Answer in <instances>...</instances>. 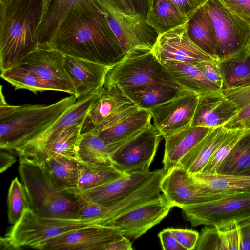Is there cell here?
Wrapping results in <instances>:
<instances>
[{"instance_id": "cb8c5ba5", "label": "cell", "mask_w": 250, "mask_h": 250, "mask_svg": "<svg viewBox=\"0 0 250 250\" xmlns=\"http://www.w3.org/2000/svg\"><path fill=\"white\" fill-rule=\"evenodd\" d=\"M229 131V129L224 125L212 129L180 160L176 166L192 175L200 172Z\"/></svg>"}, {"instance_id": "8fae6325", "label": "cell", "mask_w": 250, "mask_h": 250, "mask_svg": "<svg viewBox=\"0 0 250 250\" xmlns=\"http://www.w3.org/2000/svg\"><path fill=\"white\" fill-rule=\"evenodd\" d=\"M161 192L174 207H182L220 198L227 194L215 192L202 184L183 168L167 172L160 183Z\"/></svg>"}, {"instance_id": "836d02e7", "label": "cell", "mask_w": 250, "mask_h": 250, "mask_svg": "<svg viewBox=\"0 0 250 250\" xmlns=\"http://www.w3.org/2000/svg\"><path fill=\"white\" fill-rule=\"evenodd\" d=\"M250 171V132L235 145L216 173L244 174Z\"/></svg>"}, {"instance_id": "9f6ffc18", "label": "cell", "mask_w": 250, "mask_h": 250, "mask_svg": "<svg viewBox=\"0 0 250 250\" xmlns=\"http://www.w3.org/2000/svg\"><path fill=\"white\" fill-rule=\"evenodd\" d=\"M11 0H0V12L3 11Z\"/></svg>"}, {"instance_id": "1f68e13d", "label": "cell", "mask_w": 250, "mask_h": 250, "mask_svg": "<svg viewBox=\"0 0 250 250\" xmlns=\"http://www.w3.org/2000/svg\"><path fill=\"white\" fill-rule=\"evenodd\" d=\"M128 174L114 165L97 166L80 162L78 188L76 194L101 186Z\"/></svg>"}, {"instance_id": "ac0fdd59", "label": "cell", "mask_w": 250, "mask_h": 250, "mask_svg": "<svg viewBox=\"0 0 250 250\" xmlns=\"http://www.w3.org/2000/svg\"><path fill=\"white\" fill-rule=\"evenodd\" d=\"M64 66L72 82L77 99L99 93L104 87L110 68L69 56H65Z\"/></svg>"}, {"instance_id": "816d5d0a", "label": "cell", "mask_w": 250, "mask_h": 250, "mask_svg": "<svg viewBox=\"0 0 250 250\" xmlns=\"http://www.w3.org/2000/svg\"><path fill=\"white\" fill-rule=\"evenodd\" d=\"M0 161V172L2 173L9 168L16 161V159L11 153L1 151Z\"/></svg>"}, {"instance_id": "f5cc1de1", "label": "cell", "mask_w": 250, "mask_h": 250, "mask_svg": "<svg viewBox=\"0 0 250 250\" xmlns=\"http://www.w3.org/2000/svg\"><path fill=\"white\" fill-rule=\"evenodd\" d=\"M136 13L146 19L148 11V0H133Z\"/></svg>"}, {"instance_id": "4316f807", "label": "cell", "mask_w": 250, "mask_h": 250, "mask_svg": "<svg viewBox=\"0 0 250 250\" xmlns=\"http://www.w3.org/2000/svg\"><path fill=\"white\" fill-rule=\"evenodd\" d=\"M187 28L191 40L203 51L219 60L216 36L205 5L188 19Z\"/></svg>"}, {"instance_id": "f907efd6", "label": "cell", "mask_w": 250, "mask_h": 250, "mask_svg": "<svg viewBox=\"0 0 250 250\" xmlns=\"http://www.w3.org/2000/svg\"><path fill=\"white\" fill-rule=\"evenodd\" d=\"M133 250L130 240L123 236L107 245L104 250Z\"/></svg>"}, {"instance_id": "4dcf8cb0", "label": "cell", "mask_w": 250, "mask_h": 250, "mask_svg": "<svg viewBox=\"0 0 250 250\" xmlns=\"http://www.w3.org/2000/svg\"><path fill=\"white\" fill-rule=\"evenodd\" d=\"M151 119L152 116L149 109L140 108L113 126L95 132L101 138L107 141H120L150 126L151 125Z\"/></svg>"}, {"instance_id": "e0dca14e", "label": "cell", "mask_w": 250, "mask_h": 250, "mask_svg": "<svg viewBox=\"0 0 250 250\" xmlns=\"http://www.w3.org/2000/svg\"><path fill=\"white\" fill-rule=\"evenodd\" d=\"M199 95L186 91L150 109L153 125L163 138L190 125Z\"/></svg>"}, {"instance_id": "e575fe53", "label": "cell", "mask_w": 250, "mask_h": 250, "mask_svg": "<svg viewBox=\"0 0 250 250\" xmlns=\"http://www.w3.org/2000/svg\"><path fill=\"white\" fill-rule=\"evenodd\" d=\"M2 79L10 83L15 90L26 89L34 93L54 91L33 71L20 65L1 72Z\"/></svg>"}, {"instance_id": "44dd1931", "label": "cell", "mask_w": 250, "mask_h": 250, "mask_svg": "<svg viewBox=\"0 0 250 250\" xmlns=\"http://www.w3.org/2000/svg\"><path fill=\"white\" fill-rule=\"evenodd\" d=\"M132 101L116 85L104 86L89 109L81 128V134L93 131L105 119Z\"/></svg>"}, {"instance_id": "d6a6232c", "label": "cell", "mask_w": 250, "mask_h": 250, "mask_svg": "<svg viewBox=\"0 0 250 250\" xmlns=\"http://www.w3.org/2000/svg\"><path fill=\"white\" fill-rule=\"evenodd\" d=\"M192 175L202 184L215 192L228 193L250 192V175L218 173H197Z\"/></svg>"}, {"instance_id": "30bf717a", "label": "cell", "mask_w": 250, "mask_h": 250, "mask_svg": "<svg viewBox=\"0 0 250 250\" xmlns=\"http://www.w3.org/2000/svg\"><path fill=\"white\" fill-rule=\"evenodd\" d=\"M165 173L163 168L157 169L153 176L140 188L109 206L86 202L81 199L78 206L79 217L101 220L106 225L124 213L159 196L161 181Z\"/></svg>"}, {"instance_id": "f35d334b", "label": "cell", "mask_w": 250, "mask_h": 250, "mask_svg": "<svg viewBox=\"0 0 250 250\" xmlns=\"http://www.w3.org/2000/svg\"><path fill=\"white\" fill-rule=\"evenodd\" d=\"M218 229L226 250H240L239 223L231 220L214 226Z\"/></svg>"}, {"instance_id": "7dc6e473", "label": "cell", "mask_w": 250, "mask_h": 250, "mask_svg": "<svg viewBox=\"0 0 250 250\" xmlns=\"http://www.w3.org/2000/svg\"><path fill=\"white\" fill-rule=\"evenodd\" d=\"M158 236L164 250H185L175 238L169 228L165 229L159 232Z\"/></svg>"}, {"instance_id": "ba28073f", "label": "cell", "mask_w": 250, "mask_h": 250, "mask_svg": "<svg viewBox=\"0 0 250 250\" xmlns=\"http://www.w3.org/2000/svg\"><path fill=\"white\" fill-rule=\"evenodd\" d=\"M217 41L219 61L250 50V24L220 0L204 4Z\"/></svg>"}, {"instance_id": "f546056e", "label": "cell", "mask_w": 250, "mask_h": 250, "mask_svg": "<svg viewBox=\"0 0 250 250\" xmlns=\"http://www.w3.org/2000/svg\"><path fill=\"white\" fill-rule=\"evenodd\" d=\"M80 161L62 155L49 159L44 164L53 182L59 187L75 193L78 188Z\"/></svg>"}, {"instance_id": "5b68a950", "label": "cell", "mask_w": 250, "mask_h": 250, "mask_svg": "<svg viewBox=\"0 0 250 250\" xmlns=\"http://www.w3.org/2000/svg\"><path fill=\"white\" fill-rule=\"evenodd\" d=\"M104 225L99 219L43 217L28 208L19 221L12 225L3 238L1 246L6 249L24 247L37 249L44 242L78 229L94 225Z\"/></svg>"}, {"instance_id": "d4e9b609", "label": "cell", "mask_w": 250, "mask_h": 250, "mask_svg": "<svg viewBox=\"0 0 250 250\" xmlns=\"http://www.w3.org/2000/svg\"><path fill=\"white\" fill-rule=\"evenodd\" d=\"M163 65L173 82L184 90L199 96L222 91L194 64L171 62Z\"/></svg>"}, {"instance_id": "2e32d148", "label": "cell", "mask_w": 250, "mask_h": 250, "mask_svg": "<svg viewBox=\"0 0 250 250\" xmlns=\"http://www.w3.org/2000/svg\"><path fill=\"white\" fill-rule=\"evenodd\" d=\"M124 236L116 229L94 225L77 229L49 240L37 249L42 250H104L109 244Z\"/></svg>"}, {"instance_id": "b9f144b4", "label": "cell", "mask_w": 250, "mask_h": 250, "mask_svg": "<svg viewBox=\"0 0 250 250\" xmlns=\"http://www.w3.org/2000/svg\"><path fill=\"white\" fill-rule=\"evenodd\" d=\"M222 92L237 105L239 111L250 105V84L227 88Z\"/></svg>"}, {"instance_id": "d6986e66", "label": "cell", "mask_w": 250, "mask_h": 250, "mask_svg": "<svg viewBox=\"0 0 250 250\" xmlns=\"http://www.w3.org/2000/svg\"><path fill=\"white\" fill-rule=\"evenodd\" d=\"M157 170L128 173L105 184L77 194L84 201L109 206L140 188L153 176Z\"/></svg>"}, {"instance_id": "5bb4252c", "label": "cell", "mask_w": 250, "mask_h": 250, "mask_svg": "<svg viewBox=\"0 0 250 250\" xmlns=\"http://www.w3.org/2000/svg\"><path fill=\"white\" fill-rule=\"evenodd\" d=\"M65 56L57 50L37 47L19 65L35 73L54 91L76 96V90L64 66Z\"/></svg>"}, {"instance_id": "ffe728a7", "label": "cell", "mask_w": 250, "mask_h": 250, "mask_svg": "<svg viewBox=\"0 0 250 250\" xmlns=\"http://www.w3.org/2000/svg\"><path fill=\"white\" fill-rule=\"evenodd\" d=\"M238 111L237 105L222 91L200 95L190 126L215 128L224 125Z\"/></svg>"}, {"instance_id": "d590c367", "label": "cell", "mask_w": 250, "mask_h": 250, "mask_svg": "<svg viewBox=\"0 0 250 250\" xmlns=\"http://www.w3.org/2000/svg\"><path fill=\"white\" fill-rule=\"evenodd\" d=\"M219 61L225 89L237 87L250 74V50Z\"/></svg>"}, {"instance_id": "60d3db41", "label": "cell", "mask_w": 250, "mask_h": 250, "mask_svg": "<svg viewBox=\"0 0 250 250\" xmlns=\"http://www.w3.org/2000/svg\"><path fill=\"white\" fill-rule=\"evenodd\" d=\"M203 75L221 90L225 89V81L219 60H204L194 64Z\"/></svg>"}, {"instance_id": "ee69618b", "label": "cell", "mask_w": 250, "mask_h": 250, "mask_svg": "<svg viewBox=\"0 0 250 250\" xmlns=\"http://www.w3.org/2000/svg\"><path fill=\"white\" fill-rule=\"evenodd\" d=\"M161 0H148V8L153 3ZM175 5L188 18L200 7L203 6L208 0H167Z\"/></svg>"}, {"instance_id": "f1b7e54d", "label": "cell", "mask_w": 250, "mask_h": 250, "mask_svg": "<svg viewBox=\"0 0 250 250\" xmlns=\"http://www.w3.org/2000/svg\"><path fill=\"white\" fill-rule=\"evenodd\" d=\"M81 0H52L35 35L37 47L48 45L71 9Z\"/></svg>"}, {"instance_id": "603a6c76", "label": "cell", "mask_w": 250, "mask_h": 250, "mask_svg": "<svg viewBox=\"0 0 250 250\" xmlns=\"http://www.w3.org/2000/svg\"><path fill=\"white\" fill-rule=\"evenodd\" d=\"M141 132L115 142L105 141L95 132L82 134L78 149L79 159L80 162L89 165H112L111 156L113 153Z\"/></svg>"}, {"instance_id": "7a4b0ae2", "label": "cell", "mask_w": 250, "mask_h": 250, "mask_svg": "<svg viewBox=\"0 0 250 250\" xmlns=\"http://www.w3.org/2000/svg\"><path fill=\"white\" fill-rule=\"evenodd\" d=\"M42 0H11L0 12V70L19 65L35 50Z\"/></svg>"}, {"instance_id": "9a60e30c", "label": "cell", "mask_w": 250, "mask_h": 250, "mask_svg": "<svg viewBox=\"0 0 250 250\" xmlns=\"http://www.w3.org/2000/svg\"><path fill=\"white\" fill-rule=\"evenodd\" d=\"M151 52L162 65L171 62L195 64L202 61L215 59L191 40L187 23L158 35Z\"/></svg>"}, {"instance_id": "bcb514c9", "label": "cell", "mask_w": 250, "mask_h": 250, "mask_svg": "<svg viewBox=\"0 0 250 250\" xmlns=\"http://www.w3.org/2000/svg\"><path fill=\"white\" fill-rule=\"evenodd\" d=\"M228 129H250V105L240 110L225 125Z\"/></svg>"}, {"instance_id": "7c38bea8", "label": "cell", "mask_w": 250, "mask_h": 250, "mask_svg": "<svg viewBox=\"0 0 250 250\" xmlns=\"http://www.w3.org/2000/svg\"><path fill=\"white\" fill-rule=\"evenodd\" d=\"M162 135L152 124L111 155L113 165L127 173L149 172Z\"/></svg>"}, {"instance_id": "7bdbcfd3", "label": "cell", "mask_w": 250, "mask_h": 250, "mask_svg": "<svg viewBox=\"0 0 250 250\" xmlns=\"http://www.w3.org/2000/svg\"><path fill=\"white\" fill-rule=\"evenodd\" d=\"M169 229L177 242L187 250H195L199 234L195 230L169 228Z\"/></svg>"}, {"instance_id": "83f0119b", "label": "cell", "mask_w": 250, "mask_h": 250, "mask_svg": "<svg viewBox=\"0 0 250 250\" xmlns=\"http://www.w3.org/2000/svg\"><path fill=\"white\" fill-rule=\"evenodd\" d=\"M188 18L173 3L161 0L149 7L146 21L157 35L182 25Z\"/></svg>"}, {"instance_id": "8992f818", "label": "cell", "mask_w": 250, "mask_h": 250, "mask_svg": "<svg viewBox=\"0 0 250 250\" xmlns=\"http://www.w3.org/2000/svg\"><path fill=\"white\" fill-rule=\"evenodd\" d=\"M154 83H165L182 89L173 82L151 49L135 48L127 51L110 68L104 86L116 85L124 89Z\"/></svg>"}, {"instance_id": "52a82bcc", "label": "cell", "mask_w": 250, "mask_h": 250, "mask_svg": "<svg viewBox=\"0 0 250 250\" xmlns=\"http://www.w3.org/2000/svg\"><path fill=\"white\" fill-rule=\"evenodd\" d=\"M99 93L78 98L71 108L52 125L14 149L12 152L18 155L19 162L41 165L56 156L60 135L69 126L84 122Z\"/></svg>"}, {"instance_id": "277c9868", "label": "cell", "mask_w": 250, "mask_h": 250, "mask_svg": "<svg viewBox=\"0 0 250 250\" xmlns=\"http://www.w3.org/2000/svg\"><path fill=\"white\" fill-rule=\"evenodd\" d=\"M18 171L27 195L28 208L32 212L43 217L80 218L81 198L56 185L44 164L19 162Z\"/></svg>"}, {"instance_id": "3957f363", "label": "cell", "mask_w": 250, "mask_h": 250, "mask_svg": "<svg viewBox=\"0 0 250 250\" xmlns=\"http://www.w3.org/2000/svg\"><path fill=\"white\" fill-rule=\"evenodd\" d=\"M75 95L50 105H0V148L12 152L41 134L60 118L76 103Z\"/></svg>"}, {"instance_id": "c3c4849f", "label": "cell", "mask_w": 250, "mask_h": 250, "mask_svg": "<svg viewBox=\"0 0 250 250\" xmlns=\"http://www.w3.org/2000/svg\"><path fill=\"white\" fill-rule=\"evenodd\" d=\"M240 250H250V220L239 223Z\"/></svg>"}, {"instance_id": "74e56055", "label": "cell", "mask_w": 250, "mask_h": 250, "mask_svg": "<svg viewBox=\"0 0 250 250\" xmlns=\"http://www.w3.org/2000/svg\"><path fill=\"white\" fill-rule=\"evenodd\" d=\"M8 221L16 224L28 208V200L25 189L18 177L11 182L7 196Z\"/></svg>"}, {"instance_id": "6da1fadb", "label": "cell", "mask_w": 250, "mask_h": 250, "mask_svg": "<svg viewBox=\"0 0 250 250\" xmlns=\"http://www.w3.org/2000/svg\"><path fill=\"white\" fill-rule=\"evenodd\" d=\"M48 47L64 56L110 68L126 53L110 29L100 0H81L71 9Z\"/></svg>"}, {"instance_id": "681fc988", "label": "cell", "mask_w": 250, "mask_h": 250, "mask_svg": "<svg viewBox=\"0 0 250 250\" xmlns=\"http://www.w3.org/2000/svg\"><path fill=\"white\" fill-rule=\"evenodd\" d=\"M120 11L129 16L137 15L136 13L133 0H108Z\"/></svg>"}, {"instance_id": "f6af8a7d", "label": "cell", "mask_w": 250, "mask_h": 250, "mask_svg": "<svg viewBox=\"0 0 250 250\" xmlns=\"http://www.w3.org/2000/svg\"><path fill=\"white\" fill-rule=\"evenodd\" d=\"M233 12L250 24V0H220Z\"/></svg>"}, {"instance_id": "ab89813d", "label": "cell", "mask_w": 250, "mask_h": 250, "mask_svg": "<svg viewBox=\"0 0 250 250\" xmlns=\"http://www.w3.org/2000/svg\"><path fill=\"white\" fill-rule=\"evenodd\" d=\"M195 250H226L217 229L207 226L202 229Z\"/></svg>"}, {"instance_id": "7402d4cb", "label": "cell", "mask_w": 250, "mask_h": 250, "mask_svg": "<svg viewBox=\"0 0 250 250\" xmlns=\"http://www.w3.org/2000/svg\"><path fill=\"white\" fill-rule=\"evenodd\" d=\"M212 129L189 125L165 136L163 160L165 172L176 167L180 160Z\"/></svg>"}, {"instance_id": "db71d44e", "label": "cell", "mask_w": 250, "mask_h": 250, "mask_svg": "<svg viewBox=\"0 0 250 250\" xmlns=\"http://www.w3.org/2000/svg\"><path fill=\"white\" fill-rule=\"evenodd\" d=\"M52 1V0H42V20L46 14Z\"/></svg>"}, {"instance_id": "8d00e7d4", "label": "cell", "mask_w": 250, "mask_h": 250, "mask_svg": "<svg viewBox=\"0 0 250 250\" xmlns=\"http://www.w3.org/2000/svg\"><path fill=\"white\" fill-rule=\"evenodd\" d=\"M250 129H230L229 133L220 144L209 161L199 173L211 174L217 172L220 165L227 157L237 142L247 133Z\"/></svg>"}, {"instance_id": "4fadbf2b", "label": "cell", "mask_w": 250, "mask_h": 250, "mask_svg": "<svg viewBox=\"0 0 250 250\" xmlns=\"http://www.w3.org/2000/svg\"><path fill=\"white\" fill-rule=\"evenodd\" d=\"M173 207L166 196L160 194L124 213L106 225L116 229L124 236L134 240L159 224Z\"/></svg>"}, {"instance_id": "9c48e42d", "label": "cell", "mask_w": 250, "mask_h": 250, "mask_svg": "<svg viewBox=\"0 0 250 250\" xmlns=\"http://www.w3.org/2000/svg\"><path fill=\"white\" fill-rule=\"evenodd\" d=\"M181 208L185 218L193 227L213 226L231 220L241 223L250 220V192L230 193Z\"/></svg>"}, {"instance_id": "6f0895ef", "label": "cell", "mask_w": 250, "mask_h": 250, "mask_svg": "<svg viewBox=\"0 0 250 250\" xmlns=\"http://www.w3.org/2000/svg\"><path fill=\"white\" fill-rule=\"evenodd\" d=\"M248 174V175H250V171H249L248 172L245 173V174Z\"/></svg>"}, {"instance_id": "484cf974", "label": "cell", "mask_w": 250, "mask_h": 250, "mask_svg": "<svg viewBox=\"0 0 250 250\" xmlns=\"http://www.w3.org/2000/svg\"><path fill=\"white\" fill-rule=\"evenodd\" d=\"M122 89L140 108L149 110L188 91L162 83H154Z\"/></svg>"}, {"instance_id": "11a10c76", "label": "cell", "mask_w": 250, "mask_h": 250, "mask_svg": "<svg viewBox=\"0 0 250 250\" xmlns=\"http://www.w3.org/2000/svg\"><path fill=\"white\" fill-rule=\"evenodd\" d=\"M250 84V74L242 82H241L237 86H246Z\"/></svg>"}]
</instances>
